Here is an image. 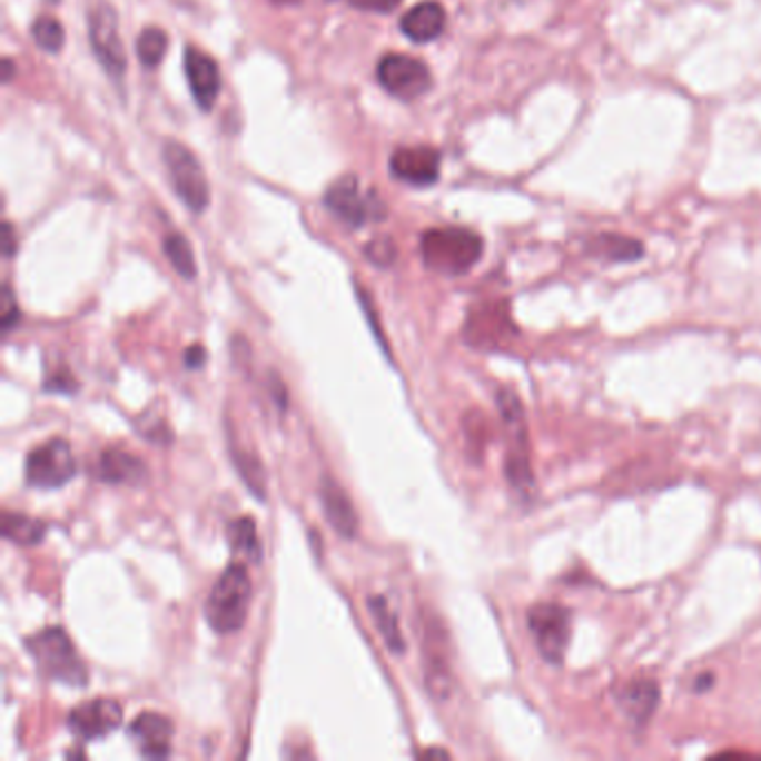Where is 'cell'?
I'll use <instances>...</instances> for the list:
<instances>
[{
	"label": "cell",
	"mask_w": 761,
	"mask_h": 761,
	"mask_svg": "<svg viewBox=\"0 0 761 761\" xmlns=\"http://www.w3.org/2000/svg\"><path fill=\"white\" fill-rule=\"evenodd\" d=\"M496 405L507 429V458H505V478L512 492L523 501L532 503L536 496V476L530 458V434L523 403L514 389H498Z\"/></svg>",
	"instance_id": "cell-1"
},
{
	"label": "cell",
	"mask_w": 761,
	"mask_h": 761,
	"mask_svg": "<svg viewBox=\"0 0 761 761\" xmlns=\"http://www.w3.org/2000/svg\"><path fill=\"white\" fill-rule=\"evenodd\" d=\"M253 583L248 570L239 563H230L206 599V621L217 634H233L244 627L250 610Z\"/></svg>",
	"instance_id": "cell-2"
},
{
	"label": "cell",
	"mask_w": 761,
	"mask_h": 761,
	"mask_svg": "<svg viewBox=\"0 0 761 761\" xmlns=\"http://www.w3.org/2000/svg\"><path fill=\"white\" fill-rule=\"evenodd\" d=\"M425 264L443 275H465L483 257V239L467 228H432L423 235Z\"/></svg>",
	"instance_id": "cell-3"
},
{
	"label": "cell",
	"mask_w": 761,
	"mask_h": 761,
	"mask_svg": "<svg viewBox=\"0 0 761 761\" xmlns=\"http://www.w3.org/2000/svg\"><path fill=\"white\" fill-rule=\"evenodd\" d=\"M41 674L52 681L83 688L88 683V668L79 659L75 643L61 627H46L26 641Z\"/></svg>",
	"instance_id": "cell-4"
},
{
	"label": "cell",
	"mask_w": 761,
	"mask_h": 761,
	"mask_svg": "<svg viewBox=\"0 0 761 761\" xmlns=\"http://www.w3.org/2000/svg\"><path fill=\"white\" fill-rule=\"evenodd\" d=\"M527 630L541 659L561 668L572 643V610L554 601H538L527 610Z\"/></svg>",
	"instance_id": "cell-5"
},
{
	"label": "cell",
	"mask_w": 761,
	"mask_h": 761,
	"mask_svg": "<svg viewBox=\"0 0 761 761\" xmlns=\"http://www.w3.org/2000/svg\"><path fill=\"white\" fill-rule=\"evenodd\" d=\"M164 161L179 199L192 210L204 213L210 204V184L199 159L179 141L164 146Z\"/></svg>",
	"instance_id": "cell-6"
},
{
	"label": "cell",
	"mask_w": 761,
	"mask_h": 761,
	"mask_svg": "<svg viewBox=\"0 0 761 761\" xmlns=\"http://www.w3.org/2000/svg\"><path fill=\"white\" fill-rule=\"evenodd\" d=\"M77 476V458L63 438H52L30 452L26 461V478L37 490H59Z\"/></svg>",
	"instance_id": "cell-7"
},
{
	"label": "cell",
	"mask_w": 761,
	"mask_h": 761,
	"mask_svg": "<svg viewBox=\"0 0 761 761\" xmlns=\"http://www.w3.org/2000/svg\"><path fill=\"white\" fill-rule=\"evenodd\" d=\"M88 30H90V46L101 63V68L115 79L121 81L128 68L123 41L119 34V17L110 3H99L88 14Z\"/></svg>",
	"instance_id": "cell-8"
},
{
	"label": "cell",
	"mask_w": 761,
	"mask_h": 761,
	"mask_svg": "<svg viewBox=\"0 0 761 761\" xmlns=\"http://www.w3.org/2000/svg\"><path fill=\"white\" fill-rule=\"evenodd\" d=\"M324 204L333 215H337L342 221H346L353 228H359L366 221L385 217V204L377 199L375 192L362 190L359 179L353 175L339 177L326 190Z\"/></svg>",
	"instance_id": "cell-9"
},
{
	"label": "cell",
	"mask_w": 761,
	"mask_h": 761,
	"mask_svg": "<svg viewBox=\"0 0 761 761\" xmlns=\"http://www.w3.org/2000/svg\"><path fill=\"white\" fill-rule=\"evenodd\" d=\"M377 81L389 95L403 101L421 99L432 90L429 68L407 55H387L377 63Z\"/></svg>",
	"instance_id": "cell-10"
},
{
	"label": "cell",
	"mask_w": 761,
	"mask_h": 761,
	"mask_svg": "<svg viewBox=\"0 0 761 761\" xmlns=\"http://www.w3.org/2000/svg\"><path fill=\"white\" fill-rule=\"evenodd\" d=\"M614 701L623 716L643 730L661 703V685L654 676H632L614 690Z\"/></svg>",
	"instance_id": "cell-11"
},
{
	"label": "cell",
	"mask_w": 761,
	"mask_h": 761,
	"mask_svg": "<svg viewBox=\"0 0 761 761\" xmlns=\"http://www.w3.org/2000/svg\"><path fill=\"white\" fill-rule=\"evenodd\" d=\"M121 721H123V710L119 701L115 699H92V701L79 703L68 716L70 730L83 741L108 737L121 725Z\"/></svg>",
	"instance_id": "cell-12"
},
{
	"label": "cell",
	"mask_w": 761,
	"mask_h": 761,
	"mask_svg": "<svg viewBox=\"0 0 761 761\" xmlns=\"http://www.w3.org/2000/svg\"><path fill=\"white\" fill-rule=\"evenodd\" d=\"M184 68H186V79H188L192 99L199 103L204 112H208L217 103L219 90H221L219 66L206 52L197 48H188Z\"/></svg>",
	"instance_id": "cell-13"
},
{
	"label": "cell",
	"mask_w": 761,
	"mask_h": 761,
	"mask_svg": "<svg viewBox=\"0 0 761 761\" xmlns=\"http://www.w3.org/2000/svg\"><path fill=\"white\" fill-rule=\"evenodd\" d=\"M392 172L414 186H432L441 177V152L421 146V148H401L392 157Z\"/></svg>",
	"instance_id": "cell-14"
},
{
	"label": "cell",
	"mask_w": 761,
	"mask_h": 761,
	"mask_svg": "<svg viewBox=\"0 0 761 761\" xmlns=\"http://www.w3.org/2000/svg\"><path fill=\"white\" fill-rule=\"evenodd\" d=\"M172 734L175 728L170 719L159 712H144L130 723V737L135 739L141 754L150 759H164L170 754Z\"/></svg>",
	"instance_id": "cell-15"
},
{
	"label": "cell",
	"mask_w": 761,
	"mask_h": 761,
	"mask_svg": "<svg viewBox=\"0 0 761 761\" xmlns=\"http://www.w3.org/2000/svg\"><path fill=\"white\" fill-rule=\"evenodd\" d=\"M447 26V12L436 0H423L414 10H409L403 21L401 30L414 43H429L436 41Z\"/></svg>",
	"instance_id": "cell-16"
},
{
	"label": "cell",
	"mask_w": 761,
	"mask_h": 761,
	"mask_svg": "<svg viewBox=\"0 0 761 761\" xmlns=\"http://www.w3.org/2000/svg\"><path fill=\"white\" fill-rule=\"evenodd\" d=\"M95 474L99 481L110 485H139L146 481V465L123 449H108L99 456L95 465Z\"/></svg>",
	"instance_id": "cell-17"
},
{
	"label": "cell",
	"mask_w": 761,
	"mask_h": 761,
	"mask_svg": "<svg viewBox=\"0 0 761 761\" xmlns=\"http://www.w3.org/2000/svg\"><path fill=\"white\" fill-rule=\"evenodd\" d=\"M322 505H324V514H326V521L330 523V527L342 536V538H355L357 534V514H355V507L350 503V498L346 496V492L333 483L330 478L324 481L322 485Z\"/></svg>",
	"instance_id": "cell-18"
},
{
	"label": "cell",
	"mask_w": 761,
	"mask_h": 761,
	"mask_svg": "<svg viewBox=\"0 0 761 761\" xmlns=\"http://www.w3.org/2000/svg\"><path fill=\"white\" fill-rule=\"evenodd\" d=\"M476 317L485 319L487 324H470V335H474L476 344H485V346H496L510 337L518 335V328L510 315L507 302L501 304H492L487 308H483Z\"/></svg>",
	"instance_id": "cell-19"
},
{
	"label": "cell",
	"mask_w": 761,
	"mask_h": 761,
	"mask_svg": "<svg viewBox=\"0 0 761 761\" xmlns=\"http://www.w3.org/2000/svg\"><path fill=\"white\" fill-rule=\"evenodd\" d=\"M587 253L599 257V259L612 261V264H630V261L641 259L645 248H643V244L639 239H632V237H625V235L605 233V235L594 237L587 244Z\"/></svg>",
	"instance_id": "cell-20"
},
{
	"label": "cell",
	"mask_w": 761,
	"mask_h": 761,
	"mask_svg": "<svg viewBox=\"0 0 761 761\" xmlns=\"http://www.w3.org/2000/svg\"><path fill=\"white\" fill-rule=\"evenodd\" d=\"M46 523L19 512L3 514V536L6 541L21 547H37L46 538Z\"/></svg>",
	"instance_id": "cell-21"
},
{
	"label": "cell",
	"mask_w": 761,
	"mask_h": 761,
	"mask_svg": "<svg viewBox=\"0 0 761 761\" xmlns=\"http://www.w3.org/2000/svg\"><path fill=\"white\" fill-rule=\"evenodd\" d=\"M368 610H370L373 623H375L377 632L383 634L387 648H389L394 654H403V652L407 650V643H405V639H403L398 619H396V614L392 612L389 603H387L383 596H370V599H368Z\"/></svg>",
	"instance_id": "cell-22"
},
{
	"label": "cell",
	"mask_w": 761,
	"mask_h": 761,
	"mask_svg": "<svg viewBox=\"0 0 761 761\" xmlns=\"http://www.w3.org/2000/svg\"><path fill=\"white\" fill-rule=\"evenodd\" d=\"M228 541L230 547L244 556H248L250 561L259 563L261 561V547H259V536H257V527L255 521L248 516H241L237 521L230 523L228 527Z\"/></svg>",
	"instance_id": "cell-23"
},
{
	"label": "cell",
	"mask_w": 761,
	"mask_h": 761,
	"mask_svg": "<svg viewBox=\"0 0 761 761\" xmlns=\"http://www.w3.org/2000/svg\"><path fill=\"white\" fill-rule=\"evenodd\" d=\"M164 253L170 259L172 268L184 277V279H195L197 277V261H195V253L190 241L179 235L172 233L164 239Z\"/></svg>",
	"instance_id": "cell-24"
},
{
	"label": "cell",
	"mask_w": 761,
	"mask_h": 761,
	"mask_svg": "<svg viewBox=\"0 0 761 761\" xmlns=\"http://www.w3.org/2000/svg\"><path fill=\"white\" fill-rule=\"evenodd\" d=\"M166 52H168V37L164 30L148 28L141 32L137 41V55L146 68H157L164 61Z\"/></svg>",
	"instance_id": "cell-25"
},
{
	"label": "cell",
	"mask_w": 761,
	"mask_h": 761,
	"mask_svg": "<svg viewBox=\"0 0 761 761\" xmlns=\"http://www.w3.org/2000/svg\"><path fill=\"white\" fill-rule=\"evenodd\" d=\"M233 463L241 476V481L246 483V487L253 492L255 498L264 501L266 494V476H264V467L259 465V461L246 452L235 449L233 452Z\"/></svg>",
	"instance_id": "cell-26"
},
{
	"label": "cell",
	"mask_w": 761,
	"mask_h": 761,
	"mask_svg": "<svg viewBox=\"0 0 761 761\" xmlns=\"http://www.w3.org/2000/svg\"><path fill=\"white\" fill-rule=\"evenodd\" d=\"M32 39L34 43L43 50V52H50V55H59L63 43H66V30L63 26L52 19V17H41L34 21L32 26Z\"/></svg>",
	"instance_id": "cell-27"
},
{
	"label": "cell",
	"mask_w": 761,
	"mask_h": 761,
	"mask_svg": "<svg viewBox=\"0 0 761 761\" xmlns=\"http://www.w3.org/2000/svg\"><path fill=\"white\" fill-rule=\"evenodd\" d=\"M364 253H366L370 264L383 266V268H387L396 261V244L389 237H379V239L368 241Z\"/></svg>",
	"instance_id": "cell-28"
},
{
	"label": "cell",
	"mask_w": 761,
	"mask_h": 761,
	"mask_svg": "<svg viewBox=\"0 0 761 761\" xmlns=\"http://www.w3.org/2000/svg\"><path fill=\"white\" fill-rule=\"evenodd\" d=\"M19 322H21V308L14 299L10 284H6V288H3V333H10Z\"/></svg>",
	"instance_id": "cell-29"
},
{
	"label": "cell",
	"mask_w": 761,
	"mask_h": 761,
	"mask_svg": "<svg viewBox=\"0 0 761 761\" xmlns=\"http://www.w3.org/2000/svg\"><path fill=\"white\" fill-rule=\"evenodd\" d=\"M403 0H353V6L359 10H368V12H392L396 10Z\"/></svg>",
	"instance_id": "cell-30"
},
{
	"label": "cell",
	"mask_w": 761,
	"mask_h": 761,
	"mask_svg": "<svg viewBox=\"0 0 761 761\" xmlns=\"http://www.w3.org/2000/svg\"><path fill=\"white\" fill-rule=\"evenodd\" d=\"M714 683H716V674L712 670H703L692 679L690 688L694 694H703V692H710L714 688Z\"/></svg>",
	"instance_id": "cell-31"
},
{
	"label": "cell",
	"mask_w": 761,
	"mask_h": 761,
	"mask_svg": "<svg viewBox=\"0 0 761 761\" xmlns=\"http://www.w3.org/2000/svg\"><path fill=\"white\" fill-rule=\"evenodd\" d=\"M184 364L190 368V370H197L206 364V348L204 346H190L186 353H184Z\"/></svg>",
	"instance_id": "cell-32"
},
{
	"label": "cell",
	"mask_w": 761,
	"mask_h": 761,
	"mask_svg": "<svg viewBox=\"0 0 761 761\" xmlns=\"http://www.w3.org/2000/svg\"><path fill=\"white\" fill-rule=\"evenodd\" d=\"M14 248H17V244H14L12 224H6V226H3V253H6V257H12V255H14Z\"/></svg>",
	"instance_id": "cell-33"
},
{
	"label": "cell",
	"mask_w": 761,
	"mask_h": 761,
	"mask_svg": "<svg viewBox=\"0 0 761 761\" xmlns=\"http://www.w3.org/2000/svg\"><path fill=\"white\" fill-rule=\"evenodd\" d=\"M3 68H6V83H10L12 81V77H14V63H12V59H6L3 61Z\"/></svg>",
	"instance_id": "cell-34"
}]
</instances>
